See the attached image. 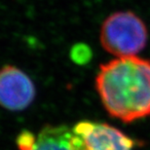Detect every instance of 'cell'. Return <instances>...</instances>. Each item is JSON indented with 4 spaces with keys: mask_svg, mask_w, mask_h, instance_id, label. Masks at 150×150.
Listing matches in <instances>:
<instances>
[{
    "mask_svg": "<svg viewBox=\"0 0 150 150\" xmlns=\"http://www.w3.org/2000/svg\"><path fill=\"white\" fill-rule=\"evenodd\" d=\"M96 88L110 116L132 123L150 116V61L116 58L100 64Z\"/></svg>",
    "mask_w": 150,
    "mask_h": 150,
    "instance_id": "6da1fadb",
    "label": "cell"
},
{
    "mask_svg": "<svg viewBox=\"0 0 150 150\" xmlns=\"http://www.w3.org/2000/svg\"><path fill=\"white\" fill-rule=\"evenodd\" d=\"M100 41L116 58L136 57L146 47L148 30L144 22L131 11L112 13L101 25Z\"/></svg>",
    "mask_w": 150,
    "mask_h": 150,
    "instance_id": "7a4b0ae2",
    "label": "cell"
},
{
    "mask_svg": "<svg viewBox=\"0 0 150 150\" xmlns=\"http://www.w3.org/2000/svg\"><path fill=\"white\" fill-rule=\"evenodd\" d=\"M19 150H87L74 128L46 125L37 134L23 130L17 137Z\"/></svg>",
    "mask_w": 150,
    "mask_h": 150,
    "instance_id": "3957f363",
    "label": "cell"
},
{
    "mask_svg": "<svg viewBox=\"0 0 150 150\" xmlns=\"http://www.w3.org/2000/svg\"><path fill=\"white\" fill-rule=\"evenodd\" d=\"M36 90L25 72L8 64L0 69V105L10 111H22L33 103Z\"/></svg>",
    "mask_w": 150,
    "mask_h": 150,
    "instance_id": "277c9868",
    "label": "cell"
},
{
    "mask_svg": "<svg viewBox=\"0 0 150 150\" xmlns=\"http://www.w3.org/2000/svg\"><path fill=\"white\" fill-rule=\"evenodd\" d=\"M87 150H134L139 142L106 123L81 121L74 126Z\"/></svg>",
    "mask_w": 150,
    "mask_h": 150,
    "instance_id": "5b68a950",
    "label": "cell"
}]
</instances>
